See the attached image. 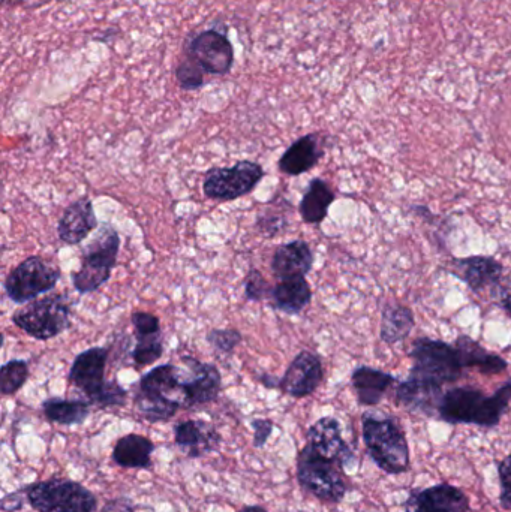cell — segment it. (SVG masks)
<instances>
[{"mask_svg":"<svg viewBox=\"0 0 511 512\" xmlns=\"http://www.w3.org/2000/svg\"><path fill=\"white\" fill-rule=\"evenodd\" d=\"M510 400L511 379L492 396L473 387L452 388L441 397L437 420L494 429L509 411Z\"/></svg>","mask_w":511,"mask_h":512,"instance_id":"1","label":"cell"},{"mask_svg":"<svg viewBox=\"0 0 511 512\" xmlns=\"http://www.w3.org/2000/svg\"><path fill=\"white\" fill-rule=\"evenodd\" d=\"M362 435L369 457L381 471L389 475L410 471L407 436L392 417L366 412L362 417Z\"/></svg>","mask_w":511,"mask_h":512,"instance_id":"2","label":"cell"},{"mask_svg":"<svg viewBox=\"0 0 511 512\" xmlns=\"http://www.w3.org/2000/svg\"><path fill=\"white\" fill-rule=\"evenodd\" d=\"M108 355L104 346H93L78 354L72 361L68 379L75 388L86 394L87 400L99 408L125 406L128 393L117 381L105 379Z\"/></svg>","mask_w":511,"mask_h":512,"instance_id":"3","label":"cell"},{"mask_svg":"<svg viewBox=\"0 0 511 512\" xmlns=\"http://www.w3.org/2000/svg\"><path fill=\"white\" fill-rule=\"evenodd\" d=\"M120 251V236L110 224L101 225L95 239L81 252L80 270L71 274L78 294H92L110 280Z\"/></svg>","mask_w":511,"mask_h":512,"instance_id":"4","label":"cell"},{"mask_svg":"<svg viewBox=\"0 0 511 512\" xmlns=\"http://www.w3.org/2000/svg\"><path fill=\"white\" fill-rule=\"evenodd\" d=\"M410 357L414 363L408 378L431 387L443 388L444 385L453 384L461 379L464 372L455 346L443 340L420 337L413 343Z\"/></svg>","mask_w":511,"mask_h":512,"instance_id":"5","label":"cell"},{"mask_svg":"<svg viewBox=\"0 0 511 512\" xmlns=\"http://www.w3.org/2000/svg\"><path fill=\"white\" fill-rule=\"evenodd\" d=\"M12 324L32 339L47 342L71 328V303L60 294L36 298L15 310Z\"/></svg>","mask_w":511,"mask_h":512,"instance_id":"6","label":"cell"},{"mask_svg":"<svg viewBox=\"0 0 511 512\" xmlns=\"http://www.w3.org/2000/svg\"><path fill=\"white\" fill-rule=\"evenodd\" d=\"M297 480L318 501L341 504L348 492L344 468L306 444L297 456Z\"/></svg>","mask_w":511,"mask_h":512,"instance_id":"7","label":"cell"},{"mask_svg":"<svg viewBox=\"0 0 511 512\" xmlns=\"http://www.w3.org/2000/svg\"><path fill=\"white\" fill-rule=\"evenodd\" d=\"M30 507L38 512H95L96 496L81 484L62 478L24 487Z\"/></svg>","mask_w":511,"mask_h":512,"instance_id":"8","label":"cell"},{"mask_svg":"<svg viewBox=\"0 0 511 512\" xmlns=\"http://www.w3.org/2000/svg\"><path fill=\"white\" fill-rule=\"evenodd\" d=\"M62 271L42 256H29L12 268L6 276L3 288L9 300L27 304L39 295L48 294L56 288Z\"/></svg>","mask_w":511,"mask_h":512,"instance_id":"9","label":"cell"},{"mask_svg":"<svg viewBox=\"0 0 511 512\" xmlns=\"http://www.w3.org/2000/svg\"><path fill=\"white\" fill-rule=\"evenodd\" d=\"M264 176L263 167L248 159L236 162L233 167L210 168L204 176L203 194L210 200H239L251 194Z\"/></svg>","mask_w":511,"mask_h":512,"instance_id":"10","label":"cell"},{"mask_svg":"<svg viewBox=\"0 0 511 512\" xmlns=\"http://www.w3.org/2000/svg\"><path fill=\"white\" fill-rule=\"evenodd\" d=\"M185 57L197 63L206 74H230L234 65L233 44L224 32L218 29H206L195 33L185 45Z\"/></svg>","mask_w":511,"mask_h":512,"instance_id":"11","label":"cell"},{"mask_svg":"<svg viewBox=\"0 0 511 512\" xmlns=\"http://www.w3.org/2000/svg\"><path fill=\"white\" fill-rule=\"evenodd\" d=\"M180 361L186 367L182 384L185 408L215 402L222 388V376L218 367L189 355H183Z\"/></svg>","mask_w":511,"mask_h":512,"instance_id":"12","label":"cell"},{"mask_svg":"<svg viewBox=\"0 0 511 512\" xmlns=\"http://www.w3.org/2000/svg\"><path fill=\"white\" fill-rule=\"evenodd\" d=\"M324 379L323 361L311 351H302L294 357L279 382L282 393L305 399L312 396Z\"/></svg>","mask_w":511,"mask_h":512,"instance_id":"13","label":"cell"},{"mask_svg":"<svg viewBox=\"0 0 511 512\" xmlns=\"http://www.w3.org/2000/svg\"><path fill=\"white\" fill-rule=\"evenodd\" d=\"M405 512H470V499L464 490L452 484H437L411 490Z\"/></svg>","mask_w":511,"mask_h":512,"instance_id":"14","label":"cell"},{"mask_svg":"<svg viewBox=\"0 0 511 512\" xmlns=\"http://www.w3.org/2000/svg\"><path fill=\"white\" fill-rule=\"evenodd\" d=\"M308 444L320 456L338 463L341 468L353 465L354 454L342 438V427L336 418L323 417L309 427Z\"/></svg>","mask_w":511,"mask_h":512,"instance_id":"15","label":"cell"},{"mask_svg":"<svg viewBox=\"0 0 511 512\" xmlns=\"http://www.w3.org/2000/svg\"><path fill=\"white\" fill-rule=\"evenodd\" d=\"M174 441L188 457L198 459L216 453L222 438L215 426L203 420L180 421L174 426Z\"/></svg>","mask_w":511,"mask_h":512,"instance_id":"16","label":"cell"},{"mask_svg":"<svg viewBox=\"0 0 511 512\" xmlns=\"http://www.w3.org/2000/svg\"><path fill=\"white\" fill-rule=\"evenodd\" d=\"M98 227L93 203L90 198L81 197L69 204L57 224V236L60 242L69 246H77L89 237Z\"/></svg>","mask_w":511,"mask_h":512,"instance_id":"17","label":"cell"},{"mask_svg":"<svg viewBox=\"0 0 511 512\" xmlns=\"http://www.w3.org/2000/svg\"><path fill=\"white\" fill-rule=\"evenodd\" d=\"M324 156L323 138L318 134H308L294 141L278 162L281 173L297 177L317 167Z\"/></svg>","mask_w":511,"mask_h":512,"instance_id":"18","label":"cell"},{"mask_svg":"<svg viewBox=\"0 0 511 512\" xmlns=\"http://www.w3.org/2000/svg\"><path fill=\"white\" fill-rule=\"evenodd\" d=\"M452 270L474 292H479L488 286L498 285L503 277L504 267L492 256H468L455 259Z\"/></svg>","mask_w":511,"mask_h":512,"instance_id":"19","label":"cell"},{"mask_svg":"<svg viewBox=\"0 0 511 512\" xmlns=\"http://www.w3.org/2000/svg\"><path fill=\"white\" fill-rule=\"evenodd\" d=\"M314 265V252L305 240L282 243L276 248L270 261L273 273L281 279L306 276Z\"/></svg>","mask_w":511,"mask_h":512,"instance_id":"20","label":"cell"},{"mask_svg":"<svg viewBox=\"0 0 511 512\" xmlns=\"http://www.w3.org/2000/svg\"><path fill=\"white\" fill-rule=\"evenodd\" d=\"M273 309L285 315H299L312 300V289L305 276L288 277L272 286L269 295Z\"/></svg>","mask_w":511,"mask_h":512,"instance_id":"21","label":"cell"},{"mask_svg":"<svg viewBox=\"0 0 511 512\" xmlns=\"http://www.w3.org/2000/svg\"><path fill=\"white\" fill-rule=\"evenodd\" d=\"M443 394V388L431 387L411 378L396 388V400L399 405L404 406L408 411L431 418H437L438 406Z\"/></svg>","mask_w":511,"mask_h":512,"instance_id":"22","label":"cell"},{"mask_svg":"<svg viewBox=\"0 0 511 512\" xmlns=\"http://www.w3.org/2000/svg\"><path fill=\"white\" fill-rule=\"evenodd\" d=\"M183 378L185 370L174 364H162L147 372L138 384V393L149 394V396L165 397V399L177 400L182 403L177 394L183 397ZM185 403V399H183ZM182 403V405H183Z\"/></svg>","mask_w":511,"mask_h":512,"instance_id":"23","label":"cell"},{"mask_svg":"<svg viewBox=\"0 0 511 512\" xmlns=\"http://www.w3.org/2000/svg\"><path fill=\"white\" fill-rule=\"evenodd\" d=\"M395 382V376L390 373L368 366L357 367L351 376V384L356 391L357 400L363 406H377Z\"/></svg>","mask_w":511,"mask_h":512,"instance_id":"24","label":"cell"},{"mask_svg":"<svg viewBox=\"0 0 511 512\" xmlns=\"http://www.w3.org/2000/svg\"><path fill=\"white\" fill-rule=\"evenodd\" d=\"M453 346L458 351L464 369L474 367L483 375H498V373L506 372L507 367H509L504 358L486 351L480 343H477L471 337L459 336Z\"/></svg>","mask_w":511,"mask_h":512,"instance_id":"25","label":"cell"},{"mask_svg":"<svg viewBox=\"0 0 511 512\" xmlns=\"http://www.w3.org/2000/svg\"><path fill=\"white\" fill-rule=\"evenodd\" d=\"M153 451L155 444L149 438L131 433L116 442L113 460L122 468L149 469L152 466Z\"/></svg>","mask_w":511,"mask_h":512,"instance_id":"26","label":"cell"},{"mask_svg":"<svg viewBox=\"0 0 511 512\" xmlns=\"http://www.w3.org/2000/svg\"><path fill=\"white\" fill-rule=\"evenodd\" d=\"M335 192L323 179H314L309 183L299 204V213L303 222L318 225L329 215L330 206L335 201Z\"/></svg>","mask_w":511,"mask_h":512,"instance_id":"27","label":"cell"},{"mask_svg":"<svg viewBox=\"0 0 511 512\" xmlns=\"http://www.w3.org/2000/svg\"><path fill=\"white\" fill-rule=\"evenodd\" d=\"M90 405L92 403L86 400L50 397L42 402V412L50 423L60 424V426H78L89 417Z\"/></svg>","mask_w":511,"mask_h":512,"instance_id":"28","label":"cell"},{"mask_svg":"<svg viewBox=\"0 0 511 512\" xmlns=\"http://www.w3.org/2000/svg\"><path fill=\"white\" fill-rule=\"evenodd\" d=\"M416 325L410 307L402 304H387L381 318V340L387 345H396L407 339Z\"/></svg>","mask_w":511,"mask_h":512,"instance_id":"29","label":"cell"},{"mask_svg":"<svg viewBox=\"0 0 511 512\" xmlns=\"http://www.w3.org/2000/svg\"><path fill=\"white\" fill-rule=\"evenodd\" d=\"M135 406H137L141 417L149 423L168 421L177 414L180 408H183L182 403L177 400L149 396V394L138 393V391L135 394Z\"/></svg>","mask_w":511,"mask_h":512,"instance_id":"30","label":"cell"},{"mask_svg":"<svg viewBox=\"0 0 511 512\" xmlns=\"http://www.w3.org/2000/svg\"><path fill=\"white\" fill-rule=\"evenodd\" d=\"M29 379V364L24 360L6 361L0 369V391L3 396L18 393Z\"/></svg>","mask_w":511,"mask_h":512,"instance_id":"31","label":"cell"},{"mask_svg":"<svg viewBox=\"0 0 511 512\" xmlns=\"http://www.w3.org/2000/svg\"><path fill=\"white\" fill-rule=\"evenodd\" d=\"M135 339H137V343L132 349V361L138 369L161 360L162 355H164L162 333L153 334V336L135 337Z\"/></svg>","mask_w":511,"mask_h":512,"instance_id":"32","label":"cell"},{"mask_svg":"<svg viewBox=\"0 0 511 512\" xmlns=\"http://www.w3.org/2000/svg\"><path fill=\"white\" fill-rule=\"evenodd\" d=\"M285 210L279 209V207H267L266 210L257 216V222H255V230L266 237V239H273V237L281 234L282 231L287 230L288 218L285 215Z\"/></svg>","mask_w":511,"mask_h":512,"instance_id":"33","label":"cell"},{"mask_svg":"<svg viewBox=\"0 0 511 512\" xmlns=\"http://www.w3.org/2000/svg\"><path fill=\"white\" fill-rule=\"evenodd\" d=\"M204 75H206V72H204L197 63L188 59V57H185L176 68L177 84H179L180 89L185 90V92L200 90L201 87L206 84L204 83Z\"/></svg>","mask_w":511,"mask_h":512,"instance_id":"34","label":"cell"},{"mask_svg":"<svg viewBox=\"0 0 511 512\" xmlns=\"http://www.w3.org/2000/svg\"><path fill=\"white\" fill-rule=\"evenodd\" d=\"M242 339V333L236 328H213L206 337L209 345L221 354H231L242 343Z\"/></svg>","mask_w":511,"mask_h":512,"instance_id":"35","label":"cell"},{"mask_svg":"<svg viewBox=\"0 0 511 512\" xmlns=\"http://www.w3.org/2000/svg\"><path fill=\"white\" fill-rule=\"evenodd\" d=\"M272 285L264 279L263 273L257 268H251L245 277V297L248 301L260 303L264 298H269Z\"/></svg>","mask_w":511,"mask_h":512,"instance_id":"36","label":"cell"},{"mask_svg":"<svg viewBox=\"0 0 511 512\" xmlns=\"http://www.w3.org/2000/svg\"><path fill=\"white\" fill-rule=\"evenodd\" d=\"M131 324L134 327L135 337L153 336V334L162 333L161 321L153 313L134 312L131 315Z\"/></svg>","mask_w":511,"mask_h":512,"instance_id":"37","label":"cell"},{"mask_svg":"<svg viewBox=\"0 0 511 512\" xmlns=\"http://www.w3.org/2000/svg\"><path fill=\"white\" fill-rule=\"evenodd\" d=\"M500 477V505L503 510L511 511V454L498 463Z\"/></svg>","mask_w":511,"mask_h":512,"instance_id":"38","label":"cell"},{"mask_svg":"<svg viewBox=\"0 0 511 512\" xmlns=\"http://www.w3.org/2000/svg\"><path fill=\"white\" fill-rule=\"evenodd\" d=\"M251 427L254 430L252 445H254V448H263L267 441H269L270 436H272L275 424H273L272 420H267V418H254L251 421Z\"/></svg>","mask_w":511,"mask_h":512,"instance_id":"39","label":"cell"},{"mask_svg":"<svg viewBox=\"0 0 511 512\" xmlns=\"http://www.w3.org/2000/svg\"><path fill=\"white\" fill-rule=\"evenodd\" d=\"M24 489L18 490L15 493H9L8 496L2 499V510L5 512L20 511L24 507Z\"/></svg>","mask_w":511,"mask_h":512,"instance_id":"40","label":"cell"},{"mask_svg":"<svg viewBox=\"0 0 511 512\" xmlns=\"http://www.w3.org/2000/svg\"><path fill=\"white\" fill-rule=\"evenodd\" d=\"M101 512H134V504L131 499L119 498L107 502Z\"/></svg>","mask_w":511,"mask_h":512,"instance_id":"41","label":"cell"},{"mask_svg":"<svg viewBox=\"0 0 511 512\" xmlns=\"http://www.w3.org/2000/svg\"><path fill=\"white\" fill-rule=\"evenodd\" d=\"M117 36H119V30L108 29L105 30L104 36H95V41L102 42V44H111L113 39H116Z\"/></svg>","mask_w":511,"mask_h":512,"instance_id":"42","label":"cell"},{"mask_svg":"<svg viewBox=\"0 0 511 512\" xmlns=\"http://www.w3.org/2000/svg\"><path fill=\"white\" fill-rule=\"evenodd\" d=\"M260 382L266 388H279V382H281V379H276L275 376L272 375H261Z\"/></svg>","mask_w":511,"mask_h":512,"instance_id":"43","label":"cell"},{"mask_svg":"<svg viewBox=\"0 0 511 512\" xmlns=\"http://www.w3.org/2000/svg\"><path fill=\"white\" fill-rule=\"evenodd\" d=\"M24 2H26V0H2V6L3 8H8V6L15 8V6L24 5Z\"/></svg>","mask_w":511,"mask_h":512,"instance_id":"44","label":"cell"},{"mask_svg":"<svg viewBox=\"0 0 511 512\" xmlns=\"http://www.w3.org/2000/svg\"><path fill=\"white\" fill-rule=\"evenodd\" d=\"M503 307H504V309H506V312L509 313L510 318H511V289L509 292H507L506 295H504Z\"/></svg>","mask_w":511,"mask_h":512,"instance_id":"45","label":"cell"},{"mask_svg":"<svg viewBox=\"0 0 511 512\" xmlns=\"http://www.w3.org/2000/svg\"><path fill=\"white\" fill-rule=\"evenodd\" d=\"M239 512H269L266 508L260 507V505H249V507L242 508Z\"/></svg>","mask_w":511,"mask_h":512,"instance_id":"46","label":"cell"}]
</instances>
